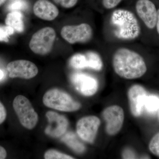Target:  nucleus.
Segmentation results:
<instances>
[{
  "instance_id": "2eb2a0df",
  "label": "nucleus",
  "mask_w": 159,
  "mask_h": 159,
  "mask_svg": "<svg viewBox=\"0 0 159 159\" xmlns=\"http://www.w3.org/2000/svg\"><path fill=\"white\" fill-rule=\"evenodd\" d=\"M6 25L11 27L15 31L23 32L25 29L24 17L20 11H11L7 14L5 20Z\"/></svg>"
},
{
  "instance_id": "bb28decb",
  "label": "nucleus",
  "mask_w": 159,
  "mask_h": 159,
  "mask_svg": "<svg viewBox=\"0 0 159 159\" xmlns=\"http://www.w3.org/2000/svg\"><path fill=\"white\" fill-rule=\"evenodd\" d=\"M7 117V112L5 106L0 101V125L6 120Z\"/></svg>"
},
{
  "instance_id": "b1692460",
  "label": "nucleus",
  "mask_w": 159,
  "mask_h": 159,
  "mask_svg": "<svg viewBox=\"0 0 159 159\" xmlns=\"http://www.w3.org/2000/svg\"><path fill=\"white\" fill-rule=\"evenodd\" d=\"M55 2L59 4L62 7L69 9L74 7L77 4L78 0H54Z\"/></svg>"
},
{
  "instance_id": "c756f323",
  "label": "nucleus",
  "mask_w": 159,
  "mask_h": 159,
  "mask_svg": "<svg viewBox=\"0 0 159 159\" xmlns=\"http://www.w3.org/2000/svg\"><path fill=\"white\" fill-rule=\"evenodd\" d=\"M3 77H4V73L2 70H0V80L2 79Z\"/></svg>"
},
{
  "instance_id": "f257e3e1",
  "label": "nucleus",
  "mask_w": 159,
  "mask_h": 159,
  "mask_svg": "<svg viewBox=\"0 0 159 159\" xmlns=\"http://www.w3.org/2000/svg\"><path fill=\"white\" fill-rule=\"evenodd\" d=\"M112 65L116 74L126 79L140 78L147 71L146 62L142 55L126 48L117 49L113 56Z\"/></svg>"
},
{
  "instance_id": "cd10ccee",
  "label": "nucleus",
  "mask_w": 159,
  "mask_h": 159,
  "mask_svg": "<svg viewBox=\"0 0 159 159\" xmlns=\"http://www.w3.org/2000/svg\"><path fill=\"white\" fill-rule=\"evenodd\" d=\"M7 157V152L5 148L0 145V159H4Z\"/></svg>"
},
{
  "instance_id": "393cba45",
  "label": "nucleus",
  "mask_w": 159,
  "mask_h": 159,
  "mask_svg": "<svg viewBox=\"0 0 159 159\" xmlns=\"http://www.w3.org/2000/svg\"><path fill=\"white\" fill-rule=\"evenodd\" d=\"M122 0H102V5L106 9H112L120 4Z\"/></svg>"
},
{
  "instance_id": "20e7f679",
  "label": "nucleus",
  "mask_w": 159,
  "mask_h": 159,
  "mask_svg": "<svg viewBox=\"0 0 159 159\" xmlns=\"http://www.w3.org/2000/svg\"><path fill=\"white\" fill-rule=\"evenodd\" d=\"M12 105L21 124L27 129H34L38 122V115L29 99L18 95L15 98Z\"/></svg>"
},
{
  "instance_id": "412c9836",
  "label": "nucleus",
  "mask_w": 159,
  "mask_h": 159,
  "mask_svg": "<svg viewBox=\"0 0 159 159\" xmlns=\"http://www.w3.org/2000/svg\"><path fill=\"white\" fill-rule=\"evenodd\" d=\"M14 30L9 26H0V41L7 42L10 35L14 33Z\"/></svg>"
},
{
  "instance_id": "a878e982",
  "label": "nucleus",
  "mask_w": 159,
  "mask_h": 159,
  "mask_svg": "<svg viewBox=\"0 0 159 159\" xmlns=\"http://www.w3.org/2000/svg\"><path fill=\"white\" fill-rule=\"evenodd\" d=\"M122 157L124 159H134L136 157V156L133 151L127 148L123 151Z\"/></svg>"
},
{
  "instance_id": "6ab92c4d",
  "label": "nucleus",
  "mask_w": 159,
  "mask_h": 159,
  "mask_svg": "<svg viewBox=\"0 0 159 159\" xmlns=\"http://www.w3.org/2000/svg\"><path fill=\"white\" fill-rule=\"evenodd\" d=\"M70 64L71 66L75 69H81L87 68L85 54H78L74 55L71 57Z\"/></svg>"
},
{
  "instance_id": "4be33fe9",
  "label": "nucleus",
  "mask_w": 159,
  "mask_h": 159,
  "mask_svg": "<svg viewBox=\"0 0 159 159\" xmlns=\"http://www.w3.org/2000/svg\"><path fill=\"white\" fill-rule=\"evenodd\" d=\"M148 148L152 153L159 157V132L151 140Z\"/></svg>"
},
{
  "instance_id": "39448f33",
  "label": "nucleus",
  "mask_w": 159,
  "mask_h": 159,
  "mask_svg": "<svg viewBox=\"0 0 159 159\" xmlns=\"http://www.w3.org/2000/svg\"><path fill=\"white\" fill-rule=\"evenodd\" d=\"M56 37V32L53 28H43L33 34L29 42V48L34 54L47 55L52 51Z\"/></svg>"
},
{
  "instance_id": "f03ea898",
  "label": "nucleus",
  "mask_w": 159,
  "mask_h": 159,
  "mask_svg": "<svg viewBox=\"0 0 159 159\" xmlns=\"http://www.w3.org/2000/svg\"><path fill=\"white\" fill-rule=\"evenodd\" d=\"M111 23L115 28L114 34L117 38L124 40L136 39L142 32L136 16L125 9L115 10L111 15Z\"/></svg>"
},
{
  "instance_id": "6e6552de",
  "label": "nucleus",
  "mask_w": 159,
  "mask_h": 159,
  "mask_svg": "<svg viewBox=\"0 0 159 159\" xmlns=\"http://www.w3.org/2000/svg\"><path fill=\"white\" fill-rule=\"evenodd\" d=\"M137 14L148 30L156 29L157 9L151 0H138L135 6Z\"/></svg>"
},
{
  "instance_id": "423d86ee",
  "label": "nucleus",
  "mask_w": 159,
  "mask_h": 159,
  "mask_svg": "<svg viewBox=\"0 0 159 159\" xmlns=\"http://www.w3.org/2000/svg\"><path fill=\"white\" fill-rule=\"evenodd\" d=\"M61 37L69 43H87L93 36L92 27L87 23L76 25L64 26L61 31Z\"/></svg>"
},
{
  "instance_id": "0eeeda50",
  "label": "nucleus",
  "mask_w": 159,
  "mask_h": 159,
  "mask_svg": "<svg viewBox=\"0 0 159 159\" xmlns=\"http://www.w3.org/2000/svg\"><path fill=\"white\" fill-rule=\"evenodd\" d=\"M10 78L30 79L35 77L38 73L36 66L26 60H18L9 62L7 66Z\"/></svg>"
},
{
  "instance_id": "1a4fd4ad",
  "label": "nucleus",
  "mask_w": 159,
  "mask_h": 159,
  "mask_svg": "<svg viewBox=\"0 0 159 159\" xmlns=\"http://www.w3.org/2000/svg\"><path fill=\"white\" fill-rule=\"evenodd\" d=\"M106 122V129L110 135H115L121 130L124 119V111L117 105L111 106L104 109L102 114Z\"/></svg>"
},
{
  "instance_id": "f8f14e48",
  "label": "nucleus",
  "mask_w": 159,
  "mask_h": 159,
  "mask_svg": "<svg viewBox=\"0 0 159 159\" xmlns=\"http://www.w3.org/2000/svg\"><path fill=\"white\" fill-rule=\"evenodd\" d=\"M147 96L145 88L140 85H134L129 89L128 97L131 113L135 117L141 116Z\"/></svg>"
},
{
  "instance_id": "f3484780",
  "label": "nucleus",
  "mask_w": 159,
  "mask_h": 159,
  "mask_svg": "<svg viewBox=\"0 0 159 159\" xmlns=\"http://www.w3.org/2000/svg\"><path fill=\"white\" fill-rule=\"evenodd\" d=\"M86 58L87 68L99 71L102 70L103 63L100 56L96 52L89 51L85 54Z\"/></svg>"
},
{
  "instance_id": "aec40b11",
  "label": "nucleus",
  "mask_w": 159,
  "mask_h": 159,
  "mask_svg": "<svg viewBox=\"0 0 159 159\" xmlns=\"http://www.w3.org/2000/svg\"><path fill=\"white\" fill-rule=\"evenodd\" d=\"M45 159H74V157L54 149H49L44 154Z\"/></svg>"
},
{
  "instance_id": "7c9ffc66",
  "label": "nucleus",
  "mask_w": 159,
  "mask_h": 159,
  "mask_svg": "<svg viewBox=\"0 0 159 159\" xmlns=\"http://www.w3.org/2000/svg\"><path fill=\"white\" fill-rule=\"evenodd\" d=\"M6 1V0H0V6H2Z\"/></svg>"
},
{
  "instance_id": "dca6fc26",
  "label": "nucleus",
  "mask_w": 159,
  "mask_h": 159,
  "mask_svg": "<svg viewBox=\"0 0 159 159\" xmlns=\"http://www.w3.org/2000/svg\"><path fill=\"white\" fill-rule=\"evenodd\" d=\"M63 135L61 141L72 150L78 153H82L85 151V146L78 140L75 134L69 132Z\"/></svg>"
},
{
  "instance_id": "4468645a",
  "label": "nucleus",
  "mask_w": 159,
  "mask_h": 159,
  "mask_svg": "<svg viewBox=\"0 0 159 159\" xmlns=\"http://www.w3.org/2000/svg\"><path fill=\"white\" fill-rule=\"evenodd\" d=\"M34 15L41 19L52 21L59 15L57 7L48 0H38L33 6Z\"/></svg>"
},
{
  "instance_id": "5701e85b",
  "label": "nucleus",
  "mask_w": 159,
  "mask_h": 159,
  "mask_svg": "<svg viewBox=\"0 0 159 159\" xmlns=\"http://www.w3.org/2000/svg\"><path fill=\"white\" fill-rule=\"evenodd\" d=\"M28 7V3L24 0H16L9 5L8 9L11 11L25 10Z\"/></svg>"
},
{
  "instance_id": "c85d7f7f",
  "label": "nucleus",
  "mask_w": 159,
  "mask_h": 159,
  "mask_svg": "<svg viewBox=\"0 0 159 159\" xmlns=\"http://www.w3.org/2000/svg\"><path fill=\"white\" fill-rule=\"evenodd\" d=\"M156 30L157 34L159 36V8L157 9V17Z\"/></svg>"
},
{
  "instance_id": "7ed1b4c3",
  "label": "nucleus",
  "mask_w": 159,
  "mask_h": 159,
  "mask_svg": "<svg viewBox=\"0 0 159 159\" xmlns=\"http://www.w3.org/2000/svg\"><path fill=\"white\" fill-rule=\"evenodd\" d=\"M43 102L47 107L61 111H75L81 107V104L70 95L57 89L47 91L43 97Z\"/></svg>"
},
{
  "instance_id": "a211bd4d",
  "label": "nucleus",
  "mask_w": 159,
  "mask_h": 159,
  "mask_svg": "<svg viewBox=\"0 0 159 159\" xmlns=\"http://www.w3.org/2000/svg\"><path fill=\"white\" fill-rule=\"evenodd\" d=\"M144 107L150 113H154L159 110V97L156 96H147L145 99Z\"/></svg>"
},
{
  "instance_id": "ddd939ff",
  "label": "nucleus",
  "mask_w": 159,
  "mask_h": 159,
  "mask_svg": "<svg viewBox=\"0 0 159 159\" xmlns=\"http://www.w3.org/2000/svg\"><path fill=\"white\" fill-rule=\"evenodd\" d=\"M73 81L77 90L86 97L93 96L97 93L98 90L97 80L87 75L76 74L73 77Z\"/></svg>"
},
{
  "instance_id": "9b49d317",
  "label": "nucleus",
  "mask_w": 159,
  "mask_h": 159,
  "mask_svg": "<svg viewBox=\"0 0 159 159\" xmlns=\"http://www.w3.org/2000/svg\"><path fill=\"white\" fill-rule=\"evenodd\" d=\"M48 125L45 129L47 135L53 138H58L66 133L69 125L68 120L65 116L53 111L46 114Z\"/></svg>"
},
{
  "instance_id": "9d476101",
  "label": "nucleus",
  "mask_w": 159,
  "mask_h": 159,
  "mask_svg": "<svg viewBox=\"0 0 159 159\" xmlns=\"http://www.w3.org/2000/svg\"><path fill=\"white\" fill-rule=\"evenodd\" d=\"M100 124V119L95 116L81 118L77 123V134L83 141L93 143Z\"/></svg>"
}]
</instances>
